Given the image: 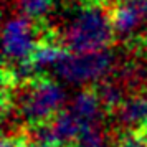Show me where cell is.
Returning <instances> with one entry per match:
<instances>
[{
    "label": "cell",
    "instance_id": "obj_1",
    "mask_svg": "<svg viewBox=\"0 0 147 147\" xmlns=\"http://www.w3.org/2000/svg\"><path fill=\"white\" fill-rule=\"evenodd\" d=\"M66 94L63 88L47 78H32L23 83L20 89L13 88L12 113L32 127L48 124L65 104Z\"/></svg>",
    "mask_w": 147,
    "mask_h": 147
},
{
    "label": "cell",
    "instance_id": "obj_2",
    "mask_svg": "<svg viewBox=\"0 0 147 147\" xmlns=\"http://www.w3.org/2000/svg\"><path fill=\"white\" fill-rule=\"evenodd\" d=\"M63 40L74 53L106 50L114 40L109 13H106L99 5L83 7L69 20Z\"/></svg>",
    "mask_w": 147,
    "mask_h": 147
},
{
    "label": "cell",
    "instance_id": "obj_3",
    "mask_svg": "<svg viewBox=\"0 0 147 147\" xmlns=\"http://www.w3.org/2000/svg\"><path fill=\"white\" fill-rule=\"evenodd\" d=\"M116 58L113 51L101 50L89 53H68L56 69V74L69 84H88L104 80L113 71Z\"/></svg>",
    "mask_w": 147,
    "mask_h": 147
},
{
    "label": "cell",
    "instance_id": "obj_4",
    "mask_svg": "<svg viewBox=\"0 0 147 147\" xmlns=\"http://www.w3.org/2000/svg\"><path fill=\"white\" fill-rule=\"evenodd\" d=\"M41 41L35 23L27 17H13L3 28V53L7 61L18 66L27 63Z\"/></svg>",
    "mask_w": 147,
    "mask_h": 147
},
{
    "label": "cell",
    "instance_id": "obj_5",
    "mask_svg": "<svg viewBox=\"0 0 147 147\" xmlns=\"http://www.w3.org/2000/svg\"><path fill=\"white\" fill-rule=\"evenodd\" d=\"M116 124L124 132H147V93L139 91L126 98L116 111Z\"/></svg>",
    "mask_w": 147,
    "mask_h": 147
},
{
    "label": "cell",
    "instance_id": "obj_6",
    "mask_svg": "<svg viewBox=\"0 0 147 147\" xmlns=\"http://www.w3.org/2000/svg\"><path fill=\"white\" fill-rule=\"evenodd\" d=\"M109 20L113 25L114 35H119L122 38H132V35L147 18L140 10L137 0H126V2H116L111 7Z\"/></svg>",
    "mask_w": 147,
    "mask_h": 147
},
{
    "label": "cell",
    "instance_id": "obj_7",
    "mask_svg": "<svg viewBox=\"0 0 147 147\" xmlns=\"http://www.w3.org/2000/svg\"><path fill=\"white\" fill-rule=\"evenodd\" d=\"M69 109L73 114L84 124V126H96L101 124V117H102V104H101L99 98L96 91L93 89H84L74 96L71 101Z\"/></svg>",
    "mask_w": 147,
    "mask_h": 147
},
{
    "label": "cell",
    "instance_id": "obj_8",
    "mask_svg": "<svg viewBox=\"0 0 147 147\" xmlns=\"http://www.w3.org/2000/svg\"><path fill=\"white\" fill-rule=\"evenodd\" d=\"M48 126L51 129L55 140L58 144H71L78 136L81 134V131L84 129V124L81 122L76 116L73 114L71 109H65L55 116L53 119L48 122Z\"/></svg>",
    "mask_w": 147,
    "mask_h": 147
},
{
    "label": "cell",
    "instance_id": "obj_9",
    "mask_svg": "<svg viewBox=\"0 0 147 147\" xmlns=\"http://www.w3.org/2000/svg\"><path fill=\"white\" fill-rule=\"evenodd\" d=\"M126 91L127 89L121 80H104L96 88V94L99 98L101 104L107 111H116L126 101Z\"/></svg>",
    "mask_w": 147,
    "mask_h": 147
},
{
    "label": "cell",
    "instance_id": "obj_10",
    "mask_svg": "<svg viewBox=\"0 0 147 147\" xmlns=\"http://www.w3.org/2000/svg\"><path fill=\"white\" fill-rule=\"evenodd\" d=\"M107 136L101 124L86 126L81 134L69 144V147H106Z\"/></svg>",
    "mask_w": 147,
    "mask_h": 147
},
{
    "label": "cell",
    "instance_id": "obj_11",
    "mask_svg": "<svg viewBox=\"0 0 147 147\" xmlns=\"http://www.w3.org/2000/svg\"><path fill=\"white\" fill-rule=\"evenodd\" d=\"M15 3L20 13L30 20L45 18L53 8V0H15Z\"/></svg>",
    "mask_w": 147,
    "mask_h": 147
},
{
    "label": "cell",
    "instance_id": "obj_12",
    "mask_svg": "<svg viewBox=\"0 0 147 147\" xmlns=\"http://www.w3.org/2000/svg\"><path fill=\"white\" fill-rule=\"evenodd\" d=\"M114 147H147L146 132H124Z\"/></svg>",
    "mask_w": 147,
    "mask_h": 147
},
{
    "label": "cell",
    "instance_id": "obj_13",
    "mask_svg": "<svg viewBox=\"0 0 147 147\" xmlns=\"http://www.w3.org/2000/svg\"><path fill=\"white\" fill-rule=\"evenodd\" d=\"M93 2H109V0H93Z\"/></svg>",
    "mask_w": 147,
    "mask_h": 147
},
{
    "label": "cell",
    "instance_id": "obj_14",
    "mask_svg": "<svg viewBox=\"0 0 147 147\" xmlns=\"http://www.w3.org/2000/svg\"><path fill=\"white\" fill-rule=\"evenodd\" d=\"M144 38V41H146V47H147V36H142Z\"/></svg>",
    "mask_w": 147,
    "mask_h": 147
}]
</instances>
